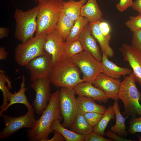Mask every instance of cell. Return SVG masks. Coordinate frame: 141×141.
I'll list each match as a JSON object with an SVG mask.
<instances>
[{"label": "cell", "mask_w": 141, "mask_h": 141, "mask_svg": "<svg viewBox=\"0 0 141 141\" xmlns=\"http://www.w3.org/2000/svg\"><path fill=\"white\" fill-rule=\"evenodd\" d=\"M64 0H42L38 6L36 35L47 34L56 28Z\"/></svg>", "instance_id": "cell-2"}, {"label": "cell", "mask_w": 141, "mask_h": 141, "mask_svg": "<svg viewBox=\"0 0 141 141\" xmlns=\"http://www.w3.org/2000/svg\"><path fill=\"white\" fill-rule=\"evenodd\" d=\"M59 120H55L52 122L51 126L53 131H56L60 133L66 141H83L85 136L76 133L71 130L64 127L60 123Z\"/></svg>", "instance_id": "cell-25"}, {"label": "cell", "mask_w": 141, "mask_h": 141, "mask_svg": "<svg viewBox=\"0 0 141 141\" xmlns=\"http://www.w3.org/2000/svg\"><path fill=\"white\" fill-rule=\"evenodd\" d=\"M8 52L5 51L4 47H1L0 48V60H6L7 57Z\"/></svg>", "instance_id": "cell-42"}, {"label": "cell", "mask_w": 141, "mask_h": 141, "mask_svg": "<svg viewBox=\"0 0 141 141\" xmlns=\"http://www.w3.org/2000/svg\"><path fill=\"white\" fill-rule=\"evenodd\" d=\"M27 111L25 115L15 117L3 114L1 116L5 124V127L0 132V139L8 138L23 128L30 129L35 125L36 120L35 117L34 109L27 108Z\"/></svg>", "instance_id": "cell-7"}, {"label": "cell", "mask_w": 141, "mask_h": 141, "mask_svg": "<svg viewBox=\"0 0 141 141\" xmlns=\"http://www.w3.org/2000/svg\"><path fill=\"white\" fill-rule=\"evenodd\" d=\"M130 127L128 132L131 134L137 132H141V116L139 118L134 117L129 121Z\"/></svg>", "instance_id": "cell-33"}, {"label": "cell", "mask_w": 141, "mask_h": 141, "mask_svg": "<svg viewBox=\"0 0 141 141\" xmlns=\"http://www.w3.org/2000/svg\"><path fill=\"white\" fill-rule=\"evenodd\" d=\"M121 82L119 79L111 78L101 73L97 76L92 84L103 91L108 98L118 101Z\"/></svg>", "instance_id": "cell-14"}, {"label": "cell", "mask_w": 141, "mask_h": 141, "mask_svg": "<svg viewBox=\"0 0 141 141\" xmlns=\"http://www.w3.org/2000/svg\"><path fill=\"white\" fill-rule=\"evenodd\" d=\"M88 124L93 128L102 118L103 114L95 112L87 113L83 115Z\"/></svg>", "instance_id": "cell-32"}, {"label": "cell", "mask_w": 141, "mask_h": 141, "mask_svg": "<svg viewBox=\"0 0 141 141\" xmlns=\"http://www.w3.org/2000/svg\"><path fill=\"white\" fill-rule=\"evenodd\" d=\"M133 3L132 0H120L116 5V7L118 10L123 12L128 8L132 7Z\"/></svg>", "instance_id": "cell-36"}, {"label": "cell", "mask_w": 141, "mask_h": 141, "mask_svg": "<svg viewBox=\"0 0 141 141\" xmlns=\"http://www.w3.org/2000/svg\"><path fill=\"white\" fill-rule=\"evenodd\" d=\"M100 21L89 24L91 33L98 42L102 53L105 54L108 57H111L114 56V53L113 49L109 45V41L111 37L107 36L103 34L99 26Z\"/></svg>", "instance_id": "cell-19"}, {"label": "cell", "mask_w": 141, "mask_h": 141, "mask_svg": "<svg viewBox=\"0 0 141 141\" xmlns=\"http://www.w3.org/2000/svg\"></svg>", "instance_id": "cell-46"}, {"label": "cell", "mask_w": 141, "mask_h": 141, "mask_svg": "<svg viewBox=\"0 0 141 141\" xmlns=\"http://www.w3.org/2000/svg\"><path fill=\"white\" fill-rule=\"evenodd\" d=\"M71 60L82 72V79L84 82L92 84L97 76L102 73L101 62L88 52L84 51L73 56Z\"/></svg>", "instance_id": "cell-9"}, {"label": "cell", "mask_w": 141, "mask_h": 141, "mask_svg": "<svg viewBox=\"0 0 141 141\" xmlns=\"http://www.w3.org/2000/svg\"><path fill=\"white\" fill-rule=\"evenodd\" d=\"M73 88L61 87L59 90L60 111L63 119L62 125L70 127L77 114V98Z\"/></svg>", "instance_id": "cell-8"}, {"label": "cell", "mask_w": 141, "mask_h": 141, "mask_svg": "<svg viewBox=\"0 0 141 141\" xmlns=\"http://www.w3.org/2000/svg\"><path fill=\"white\" fill-rule=\"evenodd\" d=\"M108 56L102 53L101 62L102 73L107 75L115 79H119L122 76L125 77L130 74L132 72L129 68L119 67L109 60Z\"/></svg>", "instance_id": "cell-17"}, {"label": "cell", "mask_w": 141, "mask_h": 141, "mask_svg": "<svg viewBox=\"0 0 141 141\" xmlns=\"http://www.w3.org/2000/svg\"><path fill=\"white\" fill-rule=\"evenodd\" d=\"M54 134L52 138L47 141H64L66 139L63 135L58 132L54 131Z\"/></svg>", "instance_id": "cell-39"}, {"label": "cell", "mask_w": 141, "mask_h": 141, "mask_svg": "<svg viewBox=\"0 0 141 141\" xmlns=\"http://www.w3.org/2000/svg\"><path fill=\"white\" fill-rule=\"evenodd\" d=\"M51 82L49 78L39 79L32 82L30 87L35 92L36 97L32 105L36 113L41 114L48 105L52 94Z\"/></svg>", "instance_id": "cell-11"}, {"label": "cell", "mask_w": 141, "mask_h": 141, "mask_svg": "<svg viewBox=\"0 0 141 141\" xmlns=\"http://www.w3.org/2000/svg\"><path fill=\"white\" fill-rule=\"evenodd\" d=\"M84 51L90 53L97 61L101 62L102 54L100 52L96 40L92 35L89 24L84 27L78 39Z\"/></svg>", "instance_id": "cell-15"}, {"label": "cell", "mask_w": 141, "mask_h": 141, "mask_svg": "<svg viewBox=\"0 0 141 141\" xmlns=\"http://www.w3.org/2000/svg\"><path fill=\"white\" fill-rule=\"evenodd\" d=\"M89 21L86 17L80 16L75 22L74 26L66 41L71 42L78 40L85 27Z\"/></svg>", "instance_id": "cell-28"}, {"label": "cell", "mask_w": 141, "mask_h": 141, "mask_svg": "<svg viewBox=\"0 0 141 141\" xmlns=\"http://www.w3.org/2000/svg\"><path fill=\"white\" fill-rule=\"evenodd\" d=\"M132 7L139 14L141 13V0H136L133 2Z\"/></svg>", "instance_id": "cell-40"}, {"label": "cell", "mask_w": 141, "mask_h": 141, "mask_svg": "<svg viewBox=\"0 0 141 141\" xmlns=\"http://www.w3.org/2000/svg\"><path fill=\"white\" fill-rule=\"evenodd\" d=\"M139 14L140 15V16L141 17V13H140V14Z\"/></svg>", "instance_id": "cell-44"}, {"label": "cell", "mask_w": 141, "mask_h": 141, "mask_svg": "<svg viewBox=\"0 0 141 141\" xmlns=\"http://www.w3.org/2000/svg\"><path fill=\"white\" fill-rule=\"evenodd\" d=\"M38 10V5L25 11L16 9L14 15L16 22L15 36L22 43L33 37L37 29Z\"/></svg>", "instance_id": "cell-5"}, {"label": "cell", "mask_w": 141, "mask_h": 141, "mask_svg": "<svg viewBox=\"0 0 141 141\" xmlns=\"http://www.w3.org/2000/svg\"><path fill=\"white\" fill-rule=\"evenodd\" d=\"M136 82L132 72L128 76L124 77L119 89L118 98L124 104L123 114L127 117L141 116V105L139 103L141 93L138 90Z\"/></svg>", "instance_id": "cell-4"}, {"label": "cell", "mask_w": 141, "mask_h": 141, "mask_svg": "<svg viewBox=\"0 0 141 141\" xmlns=\"http://www.w3.org/2000/svg\"><path fill=\"white\" fill-rule=\"evenodd\" d=\"M36 2L38 1V2H40L42 0H34Z\"/></svg>", "instance_id": "cell-43"}, {"label": "cell", "mask_w": 141, "mask_h": 141, "mask_svg": "<svg viewBox=\"0 0 141 141\" xmlns=\"http://www.w3.org/2000/svg\"><path fill=\"white\" fill-rule=\"evenodd\" d=\"M80 69L71 59L67 58L54 66L49 78L56 87L73 88L84 82L80 78Z\"/></svg>", "instance_id": "cell-3"}, {"label": "cell", "mask_w": 141, "mask_h": 141, "mask_svg": "<svg viewBox=\"0 0 141 141\" xmlns=\"http://www.w3.org/2000/svg\"><path fill=\"white\" fill-rule=\"evenodd\" d=\"M76 98L77 114L84 115L86 113L95 112L103 114L107 109L105 106L97 104L90 98L78 96Z\"/></svg>", "instance_id": "cell-18"}, {"label": "cell", "mask_w": 141, "mask_h": 141, "mask_svg": "<svg viewBox=\"0 0 141 141\" xmlns=\"http://www.w3.org/2000/svg\"><path fill=\"white\" fill-rule=\"evenodd\" d=\"M63 48L66 57L69 59L84 51L82 45L78 39L71 42H64Z\"/></svg>", "instance_id": "cell-29"}, {"label": "cell", "mask_w": 141, "mask_h": 141, "mask_svg": "<svg viewBox=\"0 0 141 141\" xmlns=\"http://www.w3.org/2000/svg\"><path fill=\"white\" fill-rule=\"evenodd\" d=\"M27 89L25 88V78L24 75L22 77V81L20 84V87L19 91L15 93L10 92L9 93L7 99L9 102L7 107L0 111V116H1L3 113L7 111L11 105L16 103H20L24 105L27 108H33L28 102L25 95V91Z\"/></svg>", "instance_id": "cell-20"}, {"label": "cell", "mask_w": 141, "mask_h": 141, "mask_svg": "<svg viewBox=\"0 0 141 141\" xmlns=\"http://www.w3.org/2000/svg\"><path fill=\"white\" fill-rule=\"evenodd\" d=\"M47 35H35L25 43L18 44L14 52L16 62L19 66L24 67L31 60L43 54L45 52L44 47Z\"/></svg>", "instance_id": "cell-6"}, {"label": "cell", "mask_w": 141, "mask_h": 141, "mask_svg": "<svg viewBox=\"0 0 141 141\" xmlns=\"http://www.w3.org/2000/svg\"><path fill=\"white\" fill-rule=\"evenodd\" d=\"M112 140L105 138L94 131L85 136L84 139L85 141H111Z\"/></svg>", "instance_id": "cell-35"}, {"label": "cell", "mask_w": 141, "mask_h": 141, "mask_svg": "<svg viewBox=\"0 0 141 141\" xmlns=\"http://www.w3.org/2000/svg\"><path fill=\"white\" fill-rule=\"evenodd\" d=\"M84 82L78 84L73 88L75 94L90 98L99 103L107 102L109 98L103 91L93 86L91 83Z\"/></svg>", "instance_id": "cell-16"}, {"label": "cell", "mask_w": 141, "mask_h": 141, "mask_svg": "<svg viewBox=\"0 0 141 141\" xmlns=\"http://www.w3.org/2000/svg\"><path fill=\"white\" fill-rule=\"evenodd\" d=\"M10 81L9 77L3 72L2 70L0 72V89L2 92L3 95V102L0 106V109L2 110L6 108L9 103L7 100V97L9 93L10 92V90L12 87L8 85L6 83Z\"/></svg>", "instance_id": "cell-30"}, {"label": "cell", "mask_w": 141, "mask_h": 141, "mask_svg": "<svg viewBox=\"0 0 141 141\" xmlns=\"http://www.w3.org/2000/svg\"><path fill=\"white\" fill-rule=\"evenodd\" d=\"M113 107L115 113L116 122L115 125L111 127V131L120 137H125L127 135L125 125L126 118L121 113L118 101H115Z\"/></svg>", "instance_id": "cell-24"}, {"label": "cell", "mask_w": 141, "mask_h": 141, "mask_svg": "<svg viewBox=\"0 0 141 141\" xmlns=\"http://www.w3.org/2000/svg\"><path fill=\"white\" fill-rule=\"evenodd\" d=\"M125 25L133 32L141 29V17L139 14L136 16H130Z\"/></svg>", "instance_id": "cell-31"}, {"label": "cell", "mask_w": 141, "mask_h": 141, "mask_svg": "<svg viewBox=\"0 0 141 141\" xmlns=\"http://www.w3.org/2000/svg\"><path fill=\"white\" fill-rule=\"evenodd\" d=\"M75 22L67 16L62 9L56 28L64 42L66 41L67 38L74 26Z\"/></svg>", "instance_id": "cell-23"}, {"label": "cell", "mask_w": 141, "mask_h": 141, "mask_svg": "<svg viewBox=\"0 0 141 141\" xmlns=\"http://www.w3.org/2000/svg\"><path fill=\"white\" fill-rule=\"evenodd\" d=\"M70 127L73 132L84 136L93 131V128L87 122L83 115L79 114H77Z\"/></svg>", "instance_id": "cell-26"}, {"label": "cell", "mask_w": 141, "mask_h": 141, "mask_svg": "<svg viewBox=\"0 0 141 141\" xmlns=\"http://www.w3.org/2000/svg\"><path fill=\"white\" fill-rule=\"evenodd\" d=\"M131 43L132 46L141 52V29L133 32Z\"/></svg>", "instance_id": "cell-34"}, {"label": "cell", "mask_w": 141, "mask_h": 141, "mask_svg": "<svg viewBox=\"0 0 141 141\" xmlns=\"http://www.w3.org/2000/svg\"><path fill=\"white\" fill-rule=\"evenodd\" d=\"M64 42L56 28L47 34L44 49L51 55L53 67L67 58L64 51Z\"/></svg>", "instance_id": "cell-12"}, {"label": "cell", "mask_w": 141, "mask_h": 141, "mask_svg": "<svg viewBox=\"0 0 141 141\" xmlns=\"http://www.w3.org/2000/svg\"><path fill=\"white\" fill-rule=\"evenodd\" d=\"M24 67L29 71L31 82L49 78L53 67L52 57L45 51L43 54L31 60Z\"/></svg>", "instance_id": "cell-10"}, {"label": "cell", "mask_w": 141, "mask_h": 141, "mask_svg": "<svg viewBox=\"0 0 141 141\" xmlns=\"http://www.w3.org/2000/svg\"><path fill=\"white\" fill-rule=\"evenodd\" d=\"M80 15L86 18L90 23L101 21L102 20L103 14L96 0H87L81 8Z\"/></svg>", "instance_id": "cell-21"}, {"label": "cell", "mask_w": 141, "mask_h": 141, "mask_svg": "<svg viewBox=\"0 0 141 141\" xmlns=\"http://www.w3.org/2000/svg\"><path fill=\"white\" fill-rule=\"evenodd\" d=\"M140 101L141 102V97L140 98Z\"/></svg>", "instance_id": "cell-45"}, {"label": "cell", "mask_w": 141, "mask_h": 141, "mask_svg": "<svg viewBox=\"0 0 141 141\" xmlns=\"http://www.w3.org/2000/svg\"><path fill=\"white\" fill-rule=\"evenodd\" d=\"M125 61L132 68L136 82L141 86V52L139 49L126 43L119 49Z\"/></svg>", "instance_id": "cell-13"}, {"label": "cell", "mask_w": 141, "mask_h": 141, "mask_svg": "<svg viewBox=\"0 0 141 141\" xmlns=\"http://www.w3.org/2000/svg\"><path fill=\"white\" fill-rule=\"evenodd\" d=\"M115 116L113 106H109L103 114L99 122L93 128V131L102 136L105 135V128L110 121L111 119H114Z\"/></svg>", "instance_id": "cell-27"}, {"label": "cell", "mask_w": 141, "mask_h": 141, "mask_svg": "<svg viewBox=\"0 0 141 141\" xmlns=\"http://www.w3.org/2000/svg\"><path fill=\"white\" fill-rule=\"evenodd\" d=\"M87 0H74L63 1L62 10L69 18L75 21L81 15L82 7L87 2Z\"/></svg>", "instance_id": "cell-22"}, {"label": "cell", "mask_w": 141, "mask_h": 141, "mask_svg": "<svg viewBox=\"0 0 141 141\" xmlns=\"http://www.w3.org/2000/svg\"><path fill=\"white\" fill-rule=\"evenodd\" d=\"M99 26L103 34L107 36L111 37L110 34V27L107 22L101 20L100 21Z\"/></svg>", "instance_id": "cell-37"}, {"label": "cell", "mask_w": 141, "mask_h": 141, "mask_svg": "<svg viewBox=\"0 0 141 141\" xmlns=\"http://www.w3.org/2000/svg\"><path fill=\"white\" fill-rule=\"evenodd\" d=\"M107 137L113 139L115 141H132L130 139H127L120 137L111 131L108 130L105 133Z\"/></svg>", "instance_id": "cell-38"}, {"label": "cell", "mask_w": 141, "mask_h": 141, "mask_svg": "<svg viewBox=\"0 0 141 141\" xmlns=\"http://www.w3.org/2000/svg\"><path fill=\"white\" fill-rule=\"evenodd\" d=\"M9 30L8 28L4 27L0 28V39H2L7 37L8 35Z\"/></svg>", "instance_id": "cell-41"}, {"label": "cell", "mask_w": 141, "mask_h": 141, "mask_svg": "<svg viewBox=\"0 0 141 141\" xmlns=\"http://www.w3.org/2000/svg\"><path fill=\"white\" fill-rule=\"evenodd\" d=\"M59 90L52 93L46 108L40 118L36 120L34 126L27 131L30 141H47L49 136L54 132L51 127L55 120L61 121L63 118L60 111L59 103Z\"/></svg>", "instance_id": "cell-1"}]
</instances>
